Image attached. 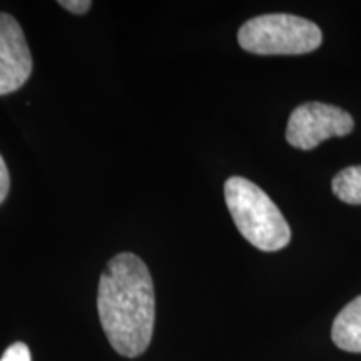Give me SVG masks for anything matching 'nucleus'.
<instances>
[{"label":"nucleus","instance_id":"1","mask_svg":"<svg viewBox=\"0 0 361 361\" xmlns=\"http://www.w3.org/2000/svg\"><path fill=\"white\" fill-rule=\"evenodd\" d=\"M97 310L102 329L117 353L135 358L149 348L154 333V283L146 263L121 252L99 279Z\"/></svg>","mask_w":361,"mask_h":361},{"label":"nucleus","instance_id":"2","mask_svg":"<svg viewBox=\"0 0 361 361\" xmlns=\"http://www.w3.org/2000/svg\"><path fill=\"white\" fill-rule=\"evenodd\" d=\"M224 200L239 233L261 251H279L291 241V229L279 207L259 186L239 176L224 184Z\"/></svg>","mask_w":361,"mask_h":361},{"label":"nucleus","instance_id":"3","mask_svg":"<svg viewBox=\"0 0 361 361\" xmlns=\"http://www.w3.org/2000/svg\"><path fill=\"white\" fill-rule=\"evenodd\" d=\"M319 27L291 13H266L247 20L239 29L238 42L259 56H300L322 45Z\"/></svg>","mask_w":361,"mask_h":361},{"label":"nucleus","instance_id":"4","mask_svg":"<svg viewBox=\"0 0 361 361\" xmlns=\"http://www.w3.org/2000/svg\"><path fill=\"white\" fill-rule=\"evenodd\" d=\"M353 128V117L340 107L323 102H306L291 112L286 141L301 151H311L329 137L350 134Z\"/></svg>","mask_w":361,"mask_h":361},{"label":"nucleus","instance_id":"5","mask_svg":"<svg viewBox=\"0 0 361 361\" xmlns=\"http://www.w3.org/2000/svg\"><path fill=\"white\" fill-rule=\"evenodd\" d=\"M32 74V56L19 22L0 12V96L16 92Z\"/></svg>","mask_w":361,"mask_h":361},{"label":"nucleus","instance_id":"6","mask_svg":"<svg viewBox=\"0 0 361 361\" xmlns=\"http://www.w3.org/2000/svg\"><path fill=\"white\" fill-rule=\"evenodd\" d=\"M331 338L338 348L361 353V296L355 298L333 322Z\"/></svg>","mask_w":361,"mask_h":361},{"label":"nucleus","instance_id":"7","mask_svg":"<svg viewBox=\"0 0 361 361\" xmlns=\"http://www.w3.org/2000/svg\"><path fill=\"white\" fill-rule=\"evenodd\" d=\"M338 200L351 206H361V166H351L338 173L331 180Z\"/></svg>","mask_w":361,"mask_h":361},{"label":"nucleus","instance_id":"8","mask_svg":"<svg viewBox=\"0 0 361 361\" xmlns=\"http://www.w3.org/2000/svg\"><path fill=\"white\" fill-rule=\"evenodd\" d=\"M0 361H32V358H30V351L27 348V345H24V343H13L12 346H8L6 350Z\"/></svg>","mask_w":361,"mask_h":361},{"label":"nucleus","instance_id":"9","mask_svg":"<svg viewBox=\"0 0 361 361\" xmlns=\"http://www.w3.org/2000/svg\"><path fill=\"white\" fill-rule=\"evenodd\" d=\"M8 189H11V176H8V169L4 157L0 156V204L6 201Z\"/></svg>","mask_w":361,"mask_h":361},{"label":"nucleus","instance_id":"10","mask_svg":"<svg viewBox=\"0 0 361 361\" xmlns=\"http://www.w3.org/2000/svg\"><path fill=\"white\" fill-rule=\"evenodd\" d=\"M59 6L64 7L66 11H69L72 13H85L92 6L90 0H61Z\"/></svg>","mask_w":361,"mask_h":361}]
</instances>
